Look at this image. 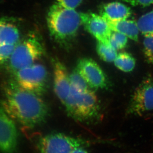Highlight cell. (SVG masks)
Returning a JSON list of instances; mask_svg holds the SVG:
<instances>
[{
	"mask_svg": "<svg viewBox=\"0 0 153 153\" xmlns=\"http://www.w3.org/2000/svg\"><path fill=\"white\" fill-rule=\"evenodd\" d=\"M83 0H56L55 4L65 8L75 10L79 7Z\"/></svg>",
	"mask_w": 153,
	"mask_h": 153,
	"instance_id": "7402d4cb",
	"label": "cell"
},
{
	"mask_svg": "<svg viewBox=\"0 0 153 153\" xmlns=\"http://www.w3.org/2000/svg\"><path fill=\"white\" fill-rule=\"evenodd\" d=\"M20 33L14 24L2 18L0 22V45H16L20 41Z\"/></svg>",
	"mask_w": 153,
	"mask_h": 153,
	"instance_id": "4fadbf2b",
	"label": "cell"
},
{
	"mask_svg": "<svg viewBox=\"0 0 153 153\" xmlns=\"http://www.w3.org/2000/svg\"><path fill=\"white\" fill-rule=\"evenodd\" d=\"M134 7H147L153 4V0H121Z\"/></svg>",
	"mask_w": 153,
	"mask_h": 153,
	"instance_id": "603a6c76",
	"label": "cell"
},
{
	"mask_svg": "<svg viewBox=\"0 0 153 153\" xmlns=\"http://www.w3.org/2000/svg\"><path fill=\"white\" fill-rule=\"evenodd\" d=\"M96 51L100 57L105 62H114L117 57L116 50L114 49L110 44H107L97 41Z\"/></svg>",
	"mask_w": 153,
	"mask_h": 153,
	"instance_id": "2e32d148",
	"label": "cell"
},
{
	"mask_svg": "<svg viewBox=\"0 0 153 153\" xmlns=\"http://www.w3.org/2000/svg\"><path fill=\"white\" fill-rule=\"evenodd\" d=\"M16 45L4 44L0 45V62L4 64L12 56Z\"/></svg>",
	"mask_w": 153,
	"mask_h": 153,
	"instance_id": "44dd1931",
	"label": "cell"
},
{
	"mask_svg": "<svg viewBox=\"0 0 153 153\" xmlns=\"http://www.w3.org/2000/svg\"><path fill=\"white\" fill-rule=\"evenodd\" d=\"M131 9L119 2H112L104 4L101 7L100 15L108 23L128 19L131 15Z\"/></svg>",
	"mask_w": 153,
	"mask_h": 153,
	"instance_id": "7c38bea8",
	"label": "cell"
},
{
	"mask_svg": "<svg viewBox=\"0 0 153 153\" xmlns=\"http://www.w3.org/2000/svg\"><path fill=\"white\" fill-rule=\"evenodd\" d=\"M54 88L56 96L63 105L69 96L71 85L67 69L61 61L53 60Z\"/></svg>",
	"mask_w": 153,
	"mask_h": 153,
	"instance_id": "8fae6325",
	"label": "cell"
},
{
	"mask_svg": "<svg viewBox=\"0 0 153 153\" xmlns=\"http://www.w3.org/2000/svg\"><path fill=\"white\" fill-rule=\"evenodd\" d=\"M15 79L20 87L39 96L44 94L48 88V71L40 63H35L16 71Z\"/></svg>",
	"mask_w": 153,
	"mask_h": 153,
	"instance_id": "5b68a950",
	"label": "cell"
},
{
	"mask_svg": "<svg viewBox=\"0 0 153 153\" xmlns=\"http://www.w3.org/2000/svg\"><path fill=\"white\" fill-rule=\"evenodd\" d=\"M153 111V79L148 76L138 85L132 96L128 114L142 115Z\"/></svg>",
	"mask_w": 153,
	"mask_h": 153,
	"instance_id": "52a82bcc",
	"label": "cell"
},
{
	"mask_svg": "<svg viewBox=\"0 0 153 153\" xmlns=\"http://www.w3.org/2000/svg\"><path fill=\"white\" fill-rule=\"evenodd\" d=\"M108 23L112 31L123 34L134 41L138 40L140 30L137 22L127 19Z\"/></svg>",
	"mask_w": 153,
	"mask_h": 153,
	"instance_id": "5bb4252c",
	"label": "cell"
},
{
	"mask_svg": "<svg viewBox=\"0 0 153 153\" xmlns=\"http://www.w3.org/2000/svg\"><path fill=\"white\" fill-rule=\"evenodd\" d=\"M143 44L145 60L148 63L153 65V33L145 36Z\"/></svg>",
	"mask_w": 153,
	"mask_h": 153,
	"instance_id": "ffe728a7",
	"label": "cell"
},
{
	"mask_svg": "<svg viewBox=\"0 0 153 153\" xmlns=\"http://www.w3.org/2000/svg\"><path fill=\"white\" fill-rule=\"evenodd\" d=\"M128 37L123 34L112 31L110 38V44L116 51L125 48L127 45Z\"/></svg>",
	"mask_w": 153,
	"mask_h": 153,
	"instance_id": "d6986e66",
	"label": "cell"
},
{
	"mask_svg": "<svg viewBox=\"0 0 153 153\" xmlns=\"http://www.w3.org/2000/svg\"><path fill=\"white\" fill-rule=\"evenodd\" d=\"M64 105L68 115L78 121L93 119L100 109L98 98L93 91L90 89L80 91L71 86Z\"/></svg>",
	"mask_w": 153,
	"mask_h": 153,
	"instance_id": "3957f363",
	"label": "cell"
},
{
	"mask_svg": "<svg viewBox=\"0 0 153 153\" xmlns=\"http://www.w3.org/2000/svg\"><path fill=\"white\" fill-rule=\"evenodd\" d=\"M0 147L3 153H14L18 144V132L13 120L1 107L0 111Z\"/></svg>",
	"mask_w": 153,
	"mask_h": 153,
	"instance_id": "30bf717a",
	"label": "cell"
},
{
	"mask_svg": "<svg viewBox=\"0 0 153 153\" xmlns=\"http://www.w3.org/2000/svg\"><path fill=\"white\" fill-rule=\"evenodd\" d=\"M47 22L51 37L64 46L74 39L82 24L80 13L76 10L65 8L55 3L49 9Z\"/></svg>",
	"mask_w": 153,
	"mask_h": 153,
	"instance_id": "7a4b0ae2",
	"label": "cell"
},
{
	"mask_svg": "<svg viewBox=\"0 0 153 153\" xmlns=\"http://www.w3.org/2000/svg\"><path fill=\"white\" fill-rule=\"evenodd\" d=\"M69 80L71 86L80 91L89 89V86L76 68L69 74Z\"/></svg>",
	"mask_w": 153,
	"mask_h": 153,
	"instance_id": "ac0fdd59",
	"label": "cell"
},
{
	"mask_svg": "<svg viewBox=\"0 0 153 153\" xmlns=\"http://www.w3.org/2000/svg\"><path fill=\"white\" fill-rule=\"evenodd\" d=\"M81 23L85 30L97 41L110 44V38L112 31L109 23L100 14L93 13H80Z\"/></svg>",
	"mask_w": 153,
	"mask_h": 153,
	"instance_id": "9c48e42d",
	"label": "cell"
},
{
	"mask_svg": "<svg viewBox=\"0 0 153 153\" xmlns=\"http://www.w3.org/2000/svg\"><path fill=\"white\" fill-rule=\"evenodd\" d=\"M84 143L65 134H50L41 138L38 143L40 153H88Z\"/></svg>",
	"mask_w": 153,
	"mask_h": 153,
	"instance_id": "8992f818",
	"label": "cell"
},
{
	"mask_svg": "<svg viewBox=\"0 0 153 153\" xmlns=\"http://www.w3.org/2000/svg\"><path fill=\"white\" fill-rule=\"evenodd\" d=\"M136 59L130 53L122 52L117 55L114 61L115 66L125 72L132 71L136 66Z\"/></svg>",
	"mask_w": 153,
	"mask_h": 153,
	"instance_id": "9a60e30c",
	"label": "cell"
},
{
	"mask_svg": "<svg viewBox=\"0 0 153 153\" xmlns=\"http://www.w3.org/2000/svg\"><path fill=\"white\" fill-rule=\"evenodd\" d=\"M140 32L143 35L153 33V10L143 15L137 22Z\"/></svg>",
	"mask_w": 153,
	"mask_h": 153,
	"instance_id": "e0dca14e",
	"label": "cell"
},
{
	"mask_svg": "<svg viewBox=\"0 0 153 153\" xmlns=\"http://www.w3.org/2000/svg\"><path fill=\"white\" fill-rule=\"evenodd\" d=\"M2 107L9 116L22 125L33 128L47 118L48 106L40 96L9 82L4 88Z\"/></svg>",
	"mask_w": 153,
	"mask_h": 153,
	"instance_id": "6da1fadb",
	"label": "cell"
},
{
	"mask_svg": "<svg viewBox=\"0 0 153 153\" xmlns=\"http://www.w3.org/2000/svg\"><path fill=\"white\" fill-rule=\"evenodd\" d=\"M89 87L107 89L110 86L108 77L100 66L93 59L82 58L77 62L76 68Z\"/></svg>",
	"mask_w": 153,
	"mask_h": 153,
	"instance_id": "ba28073f",
	"label": "cell"
},
{
	"mask_svg": "<svg viewBox=\"0 0 153 153\" xmlns=\"http://www.w3.org/2000/svg\"><path fill=\"white\" fill-rule=\"evenodd\" d=\"M45 53L44 45L38 35L31 34L19 42L10 58V66L14 72L36 63Z\"/></svg>",
	"mask_w": 153,
	"mask_h": 153,
	"instance_id": "277c9868",
	"label": "cell"
}]
</instances>
